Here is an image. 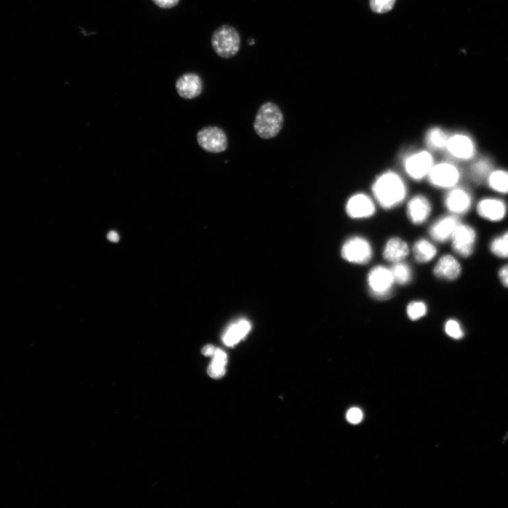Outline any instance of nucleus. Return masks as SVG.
<instances>
[{
    "instance_id": "1",
    "label": "nucleus",
    "mask_w": 508,
    "mask_h": 508,
    "mask_svg": "<svg viewBox=\"0 0 508 508\" xmlns=\"http://www.w3.org/2000/svg\"><path fill=\"white\" fill-rule=\"evenodd\" d=\"M374 197L385 209H391L405 199L407 188L404 180L395 172L388 171L380 175L373 184Z\"/></svg>"
},
{
    "instance_id": "2",
    "label": "nucleus",
    "mask_w": 508,
    "mask_h": 508,
    "mask_svg": "<svg viewBox=\"0 0 508 508\" xmlns=\"http://www.w3.org/2000/svg\"><path fill=\"white\" fill-rule=\"evenodd\" d=\"M283 123L284 116L280 108L274 103L268 102L258 109L254 128L260 138L271 139L279 134Z\"/></svg>"
},
{
    "instance_id": "3",
    "label": "nucleus",
    "mask_w": 508,
    "mask_h": 508,
    "mask_svg": "<svg viewBox=\"0 0 508 508\" xmlns=\"http://www.w3.org/2000/svg\"><path fill=\"white\" fill-rule=\"evenodd\" d=\"M211 44L217 56L222 58H230L239 51L240 36L234 28L224 25L214 32Z\"/></svg>"
},
{
    "instance_id": "4",
    "label": "nucleus",
    "mask_w": 508,
    "mask_h": 508,
    "mask_svg": "<svg viewBox=\"0 0 508 508\" xmlns=\"http://www.w3.org/2000/svg\"><path fill=\"white\" fill-rule=\"evenodd\" d=\"M395 283L391 269L376 266L370 273L368 284L372 295L379 300L390 298Z\"/></svg>"
},
{
    "instance_id": "5",
    "label": "nucleus",
    "mask_w": 508,
    "mask_h": 508,
    "mask_svg": "<svg viewBox=\"0 0 508 508\" xmlns=\"http://www.w3.org/2000/svg\"><path fill=\"white\" fill-rule=\"evenodd\" d=\"M461 177V171L458 167L448 162L434 164L428 176L433 186L442 189L455 187Z\"/></svg>"
},
{
    "instance_id": "6",
    "label": "nucleus",
    "mask_w": 508,
    "mask_h": 508,
    "mask_svg": "<svg viewBox=\"0 0 508 508\" xmlns=\"http://www.w3.org/2000/svg\"><path fill=\"white\" fill-rule=\"evenodd\" d=\"M404 167L407 175L415 180L428 177L434 165L432 155L426 151L417 152L405 157Z\"/></svg>"
},
{
    "instance_id": "7",
    "label": "nucleus",
    "mask_w": 508,
    "mask_h": 508,
    "mask_svg": "<svg viewBox=\"0 0 508 508\" xmlns=\"http://www.w3.org/2000/svg\"><path fill=\"white\" fill-rule=\"evenodd\" d=\"M197 141L202 149L211 154L224 152L228 146L226 132L217 127L202 129L197 134Z\"/></svg>"
},
{
    "instance_id": "8",
    "label": "nucleus",
    "mask_w": 508,
    "mask_h": 508,
    "mask_svg": "<svg viewBox=\"0 0 508 508\" xmlns=\"http://www.w3.org/2000/svg\"><path fill=\"white\" fill-rule=\"evenodd\" d=\"M343 258L356 264H367L372 257V249L364 238L354 237L346 241L342 248Z\"/></svg>"
},
{
    "instance_id": "9",
    "label": "nucleus",
    "mask_w": 508,
    "mask_h": 508,
    "mask_svg": "<svg viewBox=\"0 0 508 508\" xmlns=\"http://www.w3.org/2000/svg\"><path fill=\"white\" fill-rule=\"evenodd\" d=\"M446 150L453 158L468 160L476 153L475 143L472 138L464 134H455L449 136Z\"/></svg>"
},
{
    "instance_id": "10",
    "label": "nucleus",
    "mask_w": 508,
    "mask_h": 508,
    "mask_svg": "<svg viewBox=\"0 0 508 508\" xmlns=\"http://www.w3.org/2000/svg\"><path fill=\"white\" fill-rule=\"evenodd\" d=\"M451 239L453 250L457 254L465 258L472 255L476 241V232L472 228L459 223Z\"/></svg>"
},
{
    "instance_id": "11",
    "label": "nucleus",
    "mask_w": 508,
    "mask_h": 508,
    "mask_svg": "<svg viewBox=\"0 0 508 508\" xmlns=\"http://www.w3.org/2000/svg\"><path fill=\"white\" fill-rule=\"evenodd\" d=\"M375 210L374 202L365 193H356L351 197L346 205L348 215L354 219H367L372 216Z\"/></svg>"
},
{
    "instance_id": "12",
    "label": "nucleus",
    "mask_w": 508,
    "mask_h": 508,
    "mask_svg": "<svg viewBox=\"0 0 508 508\" xmlns=\"http://www.w3.org/2000/svg\"><path fill=\"white\" fill-rule=\"evenodd\" d=\"M472 204L470 193L463 188H454L448 193L445 204L453 215H463L469 211Z\"/></svg>"
},
{
    "instance_id": "13",
    "label": "nucleus",
    "mask_w": 508,
    "mask_h": 508,
    "mask_svg": "<svg viewBox=\"0 0 508 508\" xmlns=\"http://www.w3.org/2000/svg\"><path fill=\"white\" fill-rule=\"evenodd\" d=\"M459 223L461 222L455 215L444 216L433 224L429 230V234L438 243H445L451 239Z\"/></svg>"
},
{
    "instance_id": "14",
    "label": "nucleus",
    "mask_w": 508,
    "mask_h": 508,
    "mask_svg": "<svg viewBox=\"0 0 508 508\" xmlns=\"http://www.w3.org/2000/svg\"><path fill=\"white\" fill-rule=\"evenodd\" d=\"M178 94L185 99H193L199 96L203 90V82L201 77L195 73L182 75L176 82Z\"/></svg>"
},
{
    "instance_id": "15",
    "label": "nucleus",
    "mask_w": 508,
    "mask_h": 508,
    "mask_svg": "<svg viewBox=\"0 0 508 508\" xmlns=\"http://www.w3.org/2000/svg\"><path fill=\"white\" fill-rule=\"evenodd\" d=\"M477 212L483 219L497 222L503 220L506 215L507 206L500 199H485L478 204Z\"/></svg>"
},
{
    "instance_id": "16",
    "label": "nucleus",
    "mask_w": 508,
    "mask_h": 508,
    "mask_svg": "<svg viewBox=\"0 0 508 508\" xmlns=\"http://www.w3.org/2000/svg\"><path fill=\"white\" fill-rule=\"evenodd\" d=\"M431 211V204L424 196H416L408 203L407 215L409 220L414 224L420 225L424 223L428 219Z\"/></svg>"
},
{
    "instance_id": "17",
    "label": "nucleus",
    "mask_w": 508,
    "mask_h": 508,
    "mask_svg": "<svg viewBox=\"0 0 508 508\" xmlns=\"http://www.w3.org/2000/svg\"><path fill=\"white\" fill-rule=\"evenodd\" d=\"M434 274L439 278L453 280L461 274V266L452 256H444L434 269Z\"/></svg>"
},
{
    "instance_id": "18",
    "label": "nucleus",
    "mask_w": 508,
    "mask_h": 508,
    "mask_svg": "<svg viewBox=\"0 0 508 508\" xmlns=\"http://www.w3.org/2000/svg\"><path fill=\"white\" fill-rule=\"evenodd\" d=\"M409 253L407 244L399 238H392L387 243L383 257L386 261L398 263L404 260Z\"/></svg>"
},
{
    "instance_id": "19",
    "label": "nucleus",
    "mask_w": 508,
    "mask_h": 508,
    "mask_svg": "<svg viewBox=\"0 0 508 508\" xmlns=\"http://www.w3.org/2000/svg\"><path fill=\"white\" fill-rule=\"evenodd\" d=\"M448 138V134L439 128H433L426 134L427 146L434 151L446 149Z\"/></svg>"
},
{
    "instance_id": "20",
    "label": "nucleus",
    "mask_w": 508,
    "mask_h": 508,
    "mask_svg": "<svg viewBox=\"0 0 508 508\" xmlns=\"http://www.w3.org/2000/svg\"><path fill=\"white\" fill-rule=\"evenodd\" d=\"M250 324L246 321H241L232 326L223 337V341L228 346L236 345L250 330Z\"/></svg>"
},
{
    "instance_id": "21",
    "label": "nucleus",
    "mask_w": 508,
    "mask_h": 508,
    "mask_svg": "<svg viewBox=\"0 0 508 508\" xmlns=\"http://www.w3.org/2000/svg\"><path fill=\"white\" fill-rule=\"evenodd\" d=\"M413 253L415 259L420 263L431 261L437 254V248L426 239H420L415 245Z\"/></svg>"
},
{
    "instance_id": "22",
    "label": "nucleus",
    "mask_w": 508,
    "mask_h": 508,
    "mask_svg": "<svg viewBox=\"0 0 508 508\" xmlns=\"http://www.w3.org/2000/svg\"><path fill=\"white\" fill-rule=\"evenodd\" d=\"M493 164L492 161L486 158L477 160L471 167V175L476 182H482L487 178L492 172Z\"/></svg>"
},
{
    "instance_id": "23",
    "label": "nucleus",
    "mask_w": 508,
    "mask_h": 508,
    "mask_svg": "<svg viewBox=\"0 0 508 508\" xmlns=\"http://www.w3.org/2000/svg\"><path fill=\"white\" fill-rule=\"evenodd\" d=\"M487 179L491 189L501 193H508V172L501 169L492 171Z\"/></svg>"
},
{
    "instance_id": "24",
    "label": "nucleus",
    "mask_w": 508,
    "mask_h": 508,
    "mask_svg": "<svg viewBox=\"0 0 508 508\" xmlns=\"http://www.w3.org/2000/svg\"><path fill=\"white\" fill-rule=\"evenodd\" d=\"M395 282L404 285L412 280L413 274L409 266L404 263H394L391 269Z\"/></svg>"
},
{
    "instance_id": "25",
    "label": "nucleus",
    "mask_w": 508,
    "mask_h": 508,
    "mask_svg": "<svg viewBox=\"0 0 508 508\" xmlns=\"http://www.w3.org/2000/svg\"><path fill=\"white\" fill-rule=\"evenodd\" d=\"M491 250L500 258H508V232L492 241Z\"/></svg>"
},
{
    "instance_id": "26",
    "label": "nucleus",
    "mask_w": 508,
    "mask_h": 508,
    "mask_svg": "<svg viewBox=\"0 0 508 508\" xmlns=\"http://www.w3.org/2000/svg\"><path fill=\"white\" fill-rule=\"evenodd\" d=\"M227 362L228 359L223 356H214L208 370V375L213 378L222 377L226 373Z\"/></svg>"
},
{
    "instance_id": "27",
    "label": "nucleus",
    "mask_w": 508,
    "mask_h": 508,
    "mask_svg": "<svg viewBox=\"0 0 508 508\" xmlns=\"http://www.w3.org/2000/svg\"><path fill=\"white\" fill-rule=\"evenodd\" d=\"M427 308L422 302L410 303L407 309V315L411 320L417 321L426 315Z\"/></svg>"
},
{
    "instance_id": "28",
    "label": "nucleus",
    "mask_w": 508,
    "mask_h": 508,
    "mask_svg": "<svg viewBox=\"0 0 508 508\" xmlns=\"http://www.w3.org/2000/svg\"><path fill=\"white\" fill-rule=\"evenodd\" d=\"M396 0H370V6L372 10L378 14H383L390 12Z\"/></svg>"
},
{
    "instance_id": "29",
    "label": "nucleus",
    "mask_w": 508,
    "mask_h": 508,
    "mask_svg": "<svg viewBox=\"0 0 508 508\" xmlns=\"http://www.w3.org/2000/svg\"><path fill=\"white\" fill-rule=\"evenodd\" d=\"M445 330L448 335L456 339V340L461 339L464 335L461 325L455 320H449L447 322L445 326Z\"/></svg>"
},
{
    "instance_id": "30",
    "label": "nucleus",
    "mask_w": 508,
    "mask_h": 508,
    "mask_svg": "<svg viewBox=\"0 0 508 508\" xmlns=\"http://www.w3.org/2000/svg\"><path fill=\"white\" fill-rule=\"evenodd\" d=\"M346 418L350 423L357 424L363 420V413L360 409L353 407L348 411Z\"/></svg>"
},
{
    "instance_id": "31",
    "label": "nucleus",
    "mask_w": 508,
    "mask_h": 508,
    "mask_svg": "<svg viewBox=\"0 0 508 508\" xmlns=\"http://www.w3.org/2000/svg\"><path fill=\"white\" fill-rule=\"evenodd\" d=\"M153 2L162 9H171L177 6L180 0H153Z\"/></svg>"
},
{
    "instance_id": "32",
    "label": "nucleus",
    "mask_w": 508,
    "mask_h": 508,
    "mask_svg": "<svg viewBox=\"0 0 508 508\" xmlns=\"http://www.w3.org/2000/svg\"><path fill=\"white\" fill-rule=\"evenodd\" d=\"M499 278L503 285L508 287V265L503 266L500 270Z\"/></svg>"
},
{
    "instance_id": "33",
    "label": "nucleus",
    "mask_w": 508,
    "mask_h": 508,
    "mask_svg": "<svg viewBox=\"0 0 508 508\" xmlns=\"http://www.w3.org/2000/svg\"><path fill=\"white\" fill-rule=\"evenodd\" d=\"M216 349L215 347L212 346H207L204 347L202 350V353L204 355L208 356H213Z\"/></svg>"
},
{
    "instance_id": "34",
    "label": "nucleus",
    "mask_w": 508,
    "mask_h": 508,
    "mask_svg": "<svg viewBox=\"0 0 508 508\" xmlns=\"http://www.w3.org/2000/svg\"><path fill=\"white\" fill-rule=\"evenodd\" d=\"M107 237L109 241H112V243H118L119 241V236L115 231H110L108 234Z\"/></svg>"
}]
</instances>
